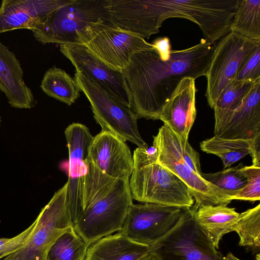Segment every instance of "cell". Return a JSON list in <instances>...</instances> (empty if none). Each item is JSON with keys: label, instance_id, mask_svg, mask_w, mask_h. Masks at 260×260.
<instances>
[{"label": "cell", "instance_id": "1", "mask_svg": "<svg viewBox=\"0 0 260 260\" xmlns=\"http://www.w3.org/2000/svg\"><path fill=\"white\" fill-rule=\"evenodd\" d=\"M216 43L202 39L189 48L171 50L166 61L155 50L133 55L121 72L131 93L132 109L138 118L159 120L164 107L183 78L195 80L206 75Z\"/></svg>", "mask_w": 260, "mask_h": 260}, {"label": "cell", "instance_id": "2", "mask_svg": "<svg viewBox=\"0 0 260 260\" xmlns=\"http://www.w3.org/2000/svg\"><path fill=\"white\" fill-rule=\"evenodd\" d=\"M134 167L129 180L133 199L153 203L191 208L194 200L186 185L176 175L157 161L153 146L137 147L133 155Z\"/></svg>", "mask_w": 260, "mask_h": 260}, {"label": "cell", "instance_id": "3", "mask_svg": "<svg viewBox=\"0 0 260 260\" xmlns=\"http://www.w3.org/2000/svg\"><path fill=\"white\" fill-rule=\"evenodd\" d=\"M238 0H147L150 36L159 32L169 18L197 24L205 39L215 43L230 31Z\"/></svg>", "mask_w": 260, "mask_h": 260}, {"label": "cell", "instance_id": "4", "mask_svg": "<svg viewBox=\"0 0 260 260\" xmlns=\"http://www.w3.org/2000/svg\"><path fill=\"white\" fill-rule=\"evenodd\" d=\"M104 2L71 0L50 13L32 29L33 36L43 45L83 44V39L90 26L101 20L110 22Z\"/></svg>", "mask_w": 260, "mask_h": 260}, {"label": "cell", "instance_id": "5", "mask_svg": "<svg viewBox=\"0 0 260 260\" xmlns=\"http://www.w3.org/2000/svg\"><path fill=\"white\" fill-rule=\"evenodd\" d=\"M156 260H225L198 224L194 209L182 208L174 226L149 246Z\"/></svg>", "mask_w": 260, "mask_h": 260}, {"label": "cell", "instance_id": "6", "mask_svg": "<svg viewBox=\"0 0 260 260\" xmlns=\"http://www.w3.org/2000/svg\"><path fill=\"white\" fill-rule=\"evenodd\" d=\"M153 146L156 149L157 161L188 187L195 200L196 208L202 206L228 205L232 202L234 193L208 182L189 167L181 152L179 137L167 125H162L153 136Z\"/></svg>", "mask_w": 260, "mask_h": 260}, {"label": "cell", "instance_id": "7", "mask_svg": "<svg viewBox=\"0 0 260 260\" xmlns=\"http://www.w3.org/2000/svg\"><path fill=\"white\" fill-rule=\"evenodd\" d=\"M132 203L129 181L119 179L81 214L74 224V230L89 247L103 237L122 231Z\"/></svg>", "mask_w": 260, "mask_h": 260}, {"label": "cell", "instance_id": "8", "mask_svg": "<svg viewBox=\"0 0 260 260\" xmlns=\"http://www.w3.org/2000/svg\"><path fill=\"white\" fill-rule=\"evenodd\" d=\"M25 244L2 260H46L51 246L74 224L68 200L67 182L42 209Z\"/></svg>", "mask_w": 260, "mask_h": 260}, {"label": "cell", "instance_id": "9", "mask_svg": "<svg viewBox=\"0 0 260 260\" xmlns=\"http://www.w3.org/2000/svg\"><path fill=\"white\" fill-rule=\"evenodd\" d=\"M74 79L90 103L102 131L110 133L138 147L147 148L137 125L138 116L129 107L107 93L92 81L76 72Z\"/></svg>", "mask_w": 260, "mask_h": 260}, {"label": "cell", "instance_id": "10", "mask_svg": "<svg viewBox=\"0 0 260 260\" xmlns=\"http://www.w3.org/2000/svg\"><path fill=\"white\" fill-rule=\"evenodd\" d=\"M83 44L104 62L120 71L135 54L155 50L152 44L138 35L105 20H101L88 28Z\"/></svg>", "mask_w": 260, "mask_h": 260}, {"label": "cell", "instance_id": "11", "mask_svg": "<svg viewBox=\"0 0 260 260\" xmlns=\"http://www.w3.org/2000/svg\"><path fill=\"white\" fill-rule=\"evenodd\" d=\"M259 44L260 40L249 39L233 31H229L216 43L205 75V96L211 108L223 89L235 79L241 66Z\"/></svg>", "mask_w": 260, "mask_h": 260}, {"label": "cell", "instance_id": "12", "mask_svg": "<svg viewBox=\"0 0 260 260\" xmlns=\"http://www.w3.org/2000/svg\"><path fill=\"white\" fill-rule=\"evenodd\" d=\"M182 209L153 203H133L121 232L132 241L149 246L174 226Z\"/></svg>", "mask_w": 260, "mask_h": 260}, {"label": "cell", "instance_id": "13", "mask_svg": "<svg viewBox=\"0 0 260 260\" xmlns=\"http://www.w3.org/2000/svg\"><path fill=\"white\" fill-rule=\"evenodd\" d=\"M60 51L71 61L76 72L132 108L131 93L121 71L104 62L84 44L61 45Z\"/></svg>", "mask_w": 260, "mask_h": 260}, {"label": "cell", "instance_id": "14", "mask_svg": "<svg viewBox=\"0 0 260 260\" xmlns=\"http://www.w3.org/2000/svg\"><path fill=\"white\" fill-rule=\"evenodd\" d=\"M69 150L68 200L71 218L74 224L82 212L81 202L84 177L90 159L89 149L93 137L88 128L73 123L64 131Z\"/></svg>", "mask_w": 260, "mask_h": 260}, {"label": "cell", "instance_id": "15", "mask_svg": "<svg viewBox=\"0 0 260 260\" xmlns=\"http://www.w3.org/2000/svg\"><path fill=\"white\" fill-rule=\"evenodd\" d=\"M214 135L225 139L248 140L260 132V80L233 110L213 108Z\"/></svg>", "mask_w": 260, "mask_h": 260}, {"label": "cell", "instance_id": "16", "mask_svg": "<svg viewBox=\"0 0 260 260\" xmlns=\"http://www.w3.org/2000/svg\"><path fill=\"white\" fill-rule=\"evenodd\" d=\"M90 161L106 175L129 181L134 170L133 157L125 141L107 132L93 137L89 149Z\"/></svg>", "mask_w": 260, "mask_h": 260}, {"label": "cell", "instance_id": "17", "mask_svg": "<svg viewBox=\"0 0 260 260\" xmlns=\"http://www.w3.org/2000/svg\"><path fill=\"white\" fill-rule=\"evenodd\" d=\"M71 0H3L0 6V34L19 29L31 30L52 12Z\"/></svg>", "mask_w": 260, "mask_h": 260}, {"label": "cell", "instance_id": "18", "mask_svg": "<svg viewBox=\"0 0 260 260\" xmlns=\"http://www.w3.org/2000/svg\"><path fill=\"white\" fill-rule=\"evenodd\" d=\"M195 80L183 78L164 107L159 120L181 140L188 141V135L196 117Z\"/></svg>", "mask_w": 260, "mask_h": 260}, {"label": "cell", "instance_id": "19", "mask_svg": "<svg viewBox=\"0 0 260 260\" xmlns=\"http://www.w3.org/2000/svg\"><path fill=\"white\" fill-rule=\"evenodd\" d=\"M23 71L16 55L0 41V90L11 107L31 109L37 104L31 90L25 84Z\"/></svg>", "mask_w": 260, "mask_h": 260}, {"label": "cell", "instance_id": "20", "mask_svg": "<svg viewBox=\"0 0 260 260\" xmlns=\"http://www.w3.org/2000/svg\"><path fill=\"white\" fill-rule=\"evenodd\" d=\"M148 251L149 246L136 243L119 232L90 245L85 260H138Z\"/></svg>", "mask_w": 260, "mask_h": 260}, {"label": "cell", "instance_id": "21", "mask_svg": "<svg viewBox=\"0 0 260 260\" xmlns=\"http://www.w3.org/2000/svg\"><path fill=\"white\" fill-rule=\"evenodd\" d=\"M193 209L198 224L217 249L222 237L232 232L240 213L225 205L202 206Z\"/></svg>", "mask_w": 260, "mask_h": 260}, {"label": "cell", "instance_id": "22", "mask_svg": "<svg viewBox=\"0 0 260 260\" xmlns=\"http://www.w3.org/2000/svg\"><path fill=\"white\" fill-rule=\"evenodd\" d=\"M40 87L47 95L69 106L78 99L80 90L74 78L55 66L46 71Z\"/></svg>", "mask_w": 260, "mask_h": 260}, {"label": "cell", "instance_id": "23", "mask_svg": "<svg viewBox=\"0 0 260 260\" xmlns=\"http://www.w3.org/2000/svg\"><path fill=\"white\" fill-rule=\"evenodd\" d=\"M229 30L260 40V0H238Z\"/></svg>", "mask_w": 260, "mask_h": 260}, {"label": "cell", "instance_id": "24", "mask_svg": "<svg viewBox=\"0 0 260 260\" xmlns=\"http://www.w3.org/2000/svg\"><path fill=\"white\" fill-rule=\"evenodd\" d=\"M204 152L219 157L224 169L239 161L250 153V140H233L214 136L200 143Z\"/></svg>", "mask_w": 260, "mask_h": 260}, {"label": "cell", "instance_id": "25", "mask_svg": "<svg viewBox=\"0 0 260 260\" xmlns=\"http://www.w3.org/2000/svg\"><path fill=\"white\" fill-rule=\"evenodd\" d=\"M119 180L104 174L90 160L83 183L81 214L99 198L109 192Z\"/></svg>", "mask_w": 260, "mask_h": 260}, {"label": "cell", "instance_id": "26", "mask_svg": "<svg viewBox=\"0 0 260 260\" xmlns=\"http://www.w3.org/2000/svg\"><path fill=\"white\" fill-rule=\"evenodd\" d=\"M88 248L73 228L55 241L48 251L46 260H85Z\"/></svg>", "mask_w": 260, "mask_h": 260}, {"label": "cell", "instance_id": "27", "mask_svg": "<svg viewBox=\"0 0 260 260\" xmlns=\"http://www.w3.org/2000/svg\"><path fill=\"white\" fill-rule=\"evenodd\" d=\"M232 232L237 233L241 246L260 248V204L240 213Z\"/></svg>", "mask_w": 260, "mask_h": 260}, {"label": "cell", "instance_id": "28", "mask_svg": "<svg viewBox=\"0 0 260 260\" xmlns=\"http://www.w3.org/2000/svg\"><path fill=\"white\" fill-rule=\"evenodd\" d=\"M242 167L241 163L236 167L224 169L216 173H202L201 176L211 184L235 194L247 182L246 177L241 171Z\"/></svg>", "mask_w": 260, "mask_h": 260}, {"label": "cell", "instance_id": "29", "mask_svg": "<svg viewBox=\"0 0 260 260\" xmlns=\"http://www.w3.org/2000/svg\"><path fill=\"white\" fill-rule=\"evenodd\" d=\"M256 81H231L221 92L214 107L229 110L236 109Z\"/></svg>", "mask_w": 260, "mask_h": 260}, {"label": "cell", "instance_id": "30", "mask_svg": "<svg viewBox=\"0 0 260 260\" xmlns=\"http://www.w3.org/2000/svg\"><path fill=\"white\" fill-rule=\"evenodd\" d=\"M241 171L246 177V185L231 198L233 200L256 201L260 200V167L245 166Z\"/></svg>", "mask_w": 260, "mask_h": 260}, {"label": "cell", "instance_id": "31", "mask_svg": "<svg viewBox=\"0 0 260 260\" xmlns=\"http://www.w3.org/2000/svg\"><path fill=\"white\" fill-rule=\"evenodd\" d=\"M234 80L238 81L260 80V44L254 48L244 60Z\"/></svg>", "mask_w": 260, "mask_h": 260}, {"label": "cell", "instance_id": "32", "mask_svg": "<svg viewBox=\"0 0 260 260\" xmlns=\"http://www.w3.org/2000/svg\"><path fill=\"white\" fill-rule=\"evenodd\" d=\"M35 225L34 222L25 230L11 238H0V259L19 250L25 244Z\"/></svg>", "mask_w": 260, "mask_h": 260}, {"label": "cell", "instance_id": "33", "mask_svg": "<svg viewBox=\"0 0 260 260\" xmlns=\"http://www.w3.org/2000/svg\"><path fill=\"white\" fill-rule=\"evenodd\" d=\"M152 44L161 60L166 61L169 59L171 50L170 42L168 38H157Z\"/></svg>", "mask_w": 260, "mask_h": 260}, {"label": "cell", "instance_id": "34", "mask_svg": "<svg viewBox=\"0 0 260 260\" xmlns=\"http://www.w3.org/2000/svg\"><path fill=\"white\" fill-rule=\"evenodd\" d=\"M250 153L252 165L260 167V132L250 139Z\"/></svg>", "mask_w": 260, "mask_h": 260}, {"label": "cell", "instance_id": "35", "mask_svg": "<svg viewBox=\"0 0 260 260\" xmlns=\"http://www.w3.org/2000/svg\"><path fill=\"white\" fill-rule=\"evenodd\" d=\"M225 260H241L236 256H235L232 253H228L226 256H225ZM256 260H260V254L258 253L256 255Z\"/></svg>", "mask_w": 260, "mask_h": 260}, {"label": "cell", "instance_id": "36", "mask_svg": "<svg viewBox=\"0 0 260 260\" xmlns=\"http://www.w3.org/2000/svg\"><path fill=\"white\" fill-rule=\"evenodd\" d=\"M138 260H156L155 257L149 252Z\"/></svg>", "mask_w": 260, "mask_h": 260}, {"label": "cell", "instance_id": "37", "mask_svg": "<svg viewBox=\"0 0 260 260\" xmlns=\"http://www.w3.org/2000/svg\"><path fill=\"white\" fill-rule=\"evenodd\" d=\"M1 117L0 116V126H1Z\"/></svg>", "mask_w": 260, "mask_h": 260}]
</instances>
